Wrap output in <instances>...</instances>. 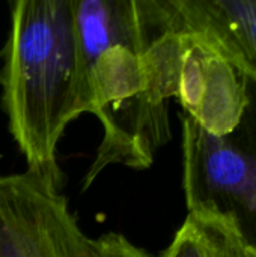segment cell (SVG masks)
I'll return each mask as SVG.
<instances>
[{
	"mask_svg": "<svg viewBox=\"0 0 256 257\" xmlns=\"http://www.w3.org/2000/svg\"><path fill=\"white\" fill-rule=\"evenodd\" d=\"M166 17V0H74L77 111L103 126L83 190L109 166L149 169L172 137L174 86L152 47Z\"/></svg>",
	"mask_w": 256,
	"mask_h": 257,
	"instance_id": "1",
	"label": "cell"
},
{
	"mask_svg": "<svg viewBox=\"0 0 256 257\" xmlns=\"http://www.w3.org/2000/svg\"><path fill=\"white\" fill-rule=\"evenodd\" d=\"M0 51L2 108L26 170L63 187L57 146L78 119L74 0H15Z\"/></svg>",
	"mask_w": 256,
	"mask_h": 257,
	"instance_id": "2",
	"label": "cell"
},
{
	"mask_svg": "<svg viewBox=\"0 0 256 257\" xmlns=\"http://www.w3.org/2000/svg\"><path fill=\"white\" fill-rule=\"evenodd\" d=\"M246 86L244 110L226 134H211L180 114L183 190L187 212L229 220L256 250V81L246 77Z\"/></svg>",
	"mask_w": 256,
	"mask_h": 257,
	"instance_id": "3",
	"label": "cell"
},
{
	"mask_svg": "<svg viewBox=\"0 0 256 257\" xmlns=\"http://www.w3.org/2000/svg\"><path fill=\"white\" fill-rule=\"evenodd\" d=\"M0 257H155L125 235L89 236L62 187L24 170L0 175Z\"/></svg>",
	"mask_w": 256,
	"mask_h": 257,
	"instance_id": "4",
	"label": "cell"
},
{
	"mask_svg": "<svg viewBox=\"0 0 256 257\" xmlns=\"http://www.w3.org/2000/svg\"><path fill=\"white\" fill-rule=\"evenodd\" d=\"M177 30L180 54L175 99L183 113L205 131L226 134L238 123L247 102L246 77L210 45L180 27Z\"/></svg>",
	"mask_w": 256,
	"mask_h": 257,
	"instance_id": "5",
	"label": "cell"
},
{
	"mask_svg": "<svg viewBox=\"0 0 256 257\" xmlns=\"http://www.w3.org/2000/svg\"><path fill=\"white\" fill-rule=\"evenodd\" d=\"M177 27L256 81V0H170Z\"/></svg>",
	"mask_w": 256,
	"mask_h": 257,
	"instance_id": "6",
	"label": "cell"
},
{
	"mask_svg": "<svg viewBox=\"0 0 256 257\" xmlns=\"http://www.w3.org/2000/svg\"><path fill=\"white\" fill-rule=\"evenodd\" d=\"M160 257H256V250L229 220L205 212H187Z\"/></svg>",
	"mask_w": 256,
	"mask_h": 257,
	"instance_id": "7",
	"label": "cell"
}]
</instances>
